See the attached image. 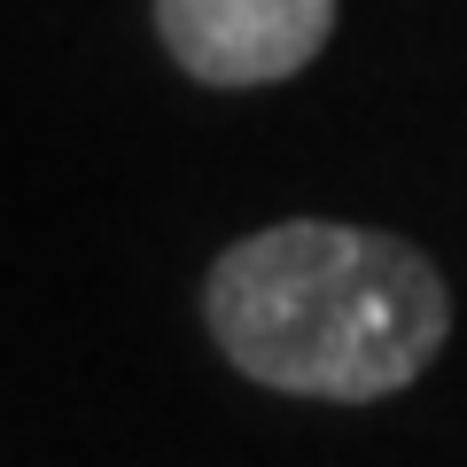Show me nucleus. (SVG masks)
<instances>
[{
    "label": "nucleus",
    "mask_w": 467,
    "mask_h": 467,
    "mask_svg": "<svg viewBox=\"0 0 467 467\" xmlns=\"http://www.w3.org/2000/svg\"><path fill=\"white\" fill-rule=\"evenodd\" d=\"M211 335L234 367L288 398L367 405L405 389L451 335L436 265L367 226L288 218L211 265Z\"/></svg>",
    "instance_id": "nucleus-1"
},
{
    "label": "nucleus",
    "mask_w": 467,
    "mask_h": 467,
    "mask_svg": "<svg viewBox=\"0 0 467 467\" xmlns=\"http://www.w3.org/2000/svg\"><path fill=\"white\" fill-rule=\"evenodd\" d=\"M156 32L202 86H273L327 47L335 0H156Z\"/></svg>",
    "instance_id": "nucleus-2"
}]
</instances>
